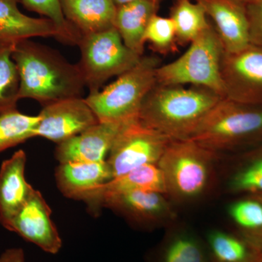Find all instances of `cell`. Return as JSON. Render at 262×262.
Wrapping results in <instances>:
<instances>
[{
	"mask_svg": "<svg viewBox=\"0 0 262 262\" xmlns=\"http://www.w3.org/2000/svg\"><path fill=\"white\" fill-rule=\"evenodd\" d=\"M244 3L249 24L250 43L262 47V0Z\"/></svg>",
	"mask_w": 262,
	"mask_h": 262,
	"instance_id": "f546056e",
	"label": "cell"
},
{
	"mask_svg": "<svg viewBox=\"0 0 262 262\" xmlns=\"http://www.w3.org/2000/svg\"><path fill=\"white\" fill-rule=\"evenodd\" d=\"M125 125L98 122L80 134L58 144L55 151L56 159L60 163L106 161L114 141Z\"/></svg>",
	"mask_w": 262,
	"mask_h": 262,
	"instance_id": "4fadbf2b",
	"label": "cell"
},
{
	"mask_svg": "<svg viewBox=\"0 0 262 262\" xmlns=\"http://www.w3.org/2000/svg\"><path fill=\"white\" fill-rule=\"evenodd\" d=\"M156 83L143 101L139 120L171 140L189 139L222 97L206 88Z\"/></svg>",
	"mask_w": 262,
	"mask_h": 262,
	"instance_id": "7a4b0ae2",
	"label": "cell"
},
{
	"mask_svg": "<svg viewBox=\"0 0 262 262\" xmlns=\"http://www.w3.org/2000/svg\"><path fill=\"white\" fill-rule=\"evenodd\" d=\"M261 262H262V261H261Z\"/></svg>",
	"mask_w": 262,
	"mask_h": 262,
	"instance_id": "e575fe53",
	"label": "cell"
},
{
	"mask_svg": "<svg viewBox=\"0 0 262 262\" xmlns=\"http://www.w3.org/2000/svg\"><path fill=\"white\" fill-rule=\"evenodd\" d=\"M224 48L211 21L175 61L157 69V83L206 88L225 98L221 75Z\"/></svg>",
	"mask_w": 262,
	"mask_h": 262,
	"instance_id": "5b68a950",
	"label": "cell"
},
{
	"mask_svg": "<svg viewBox=\"0 0 262 262\" xmlns=\"http://www.w3.org/2000/svg\"><path fill=\"white\" fill-rule=\"evenodd\" d=\"M171 141L143 125L139 119L125 124L114 141L106 160L113 179L142 165L158 164Z\"/></svg>",
	"mask_w": 262,
	"mask_h": 262,
	"instance_id": "ba28073f",
	"label": "cell"
},
{
	"mask_svg": "<svg viewBox=\"0 0 262 262\" xmlns=\"http://www.w3.org/2000/svg\"><path fill=\"white\" fill-rule=\"evenodd\" d=\"M20 0H0V44H16L32 37H54L56 27L48 18H35L18 9Z\"/></svg>",
	"mask_w": 262,
	"mask_h": 262,
	"instance_id": "e0dca14e",
	"label": "cell"
},
{
	"mask_svg": "<svg viewBox=\"0 0 262 262\" xmlns=\"http://www.w3.org/2000/svg\"><path fill=\"white\" fill-rule=\"evenodd\" d=\"M113 1L115 3V6L118 8V7L122 6V5L132 3V2L137 1V0H113ZM154 1H157L160 3L163 0H154Z\"/></svg>",
	"mask_w": 262,
	"mask_h": 262,
	"instance_id": "1f68e13d",
	"label": "cell"
},
{
	"mask_svg": "<svg viewBox=\"0 0 262 262\" xmlns=\"http://www.w3.org/2000/svg\"><path fill=\"white\" fill-rule=\"evenodd\" d=\"M0 262H25V253L20 248L6 250L0 256Z\"/></svg>",
	"mask_w": 262,
	"mask_h": 262,
	"instance_id": "4dcf8cb0",
	"label": "cell"
},
{
	"mask_svg": "<svg viewBox=\"0 0 262 262\" xmlns=\"http://www.w3.org/2000/svg\"><path fill=\"white\" fill-rule=\"evenodd\" d=\"M61 6L66 19L82 36L115 27L113 0H61Z\"/></svg>",
	"mask_w": 262,
	"mask_h": 262,
	"instance_id": "ac0fdd59",
	"label": "cell"
},
{
	"mask_svg": "<svg viewBox=\"0 0 262 262\" xmlns=\"http://www.w3.org/2000/svg\"><path fill=\"white\" fill-rule=\"evenodd\" d=\"M228 213L237 234L262 252V203L250 196L231 204Z\"/></svg>",
	"mask_w": 262,
	"mask_h": 262,
	"instance_id": "cb8c5ba5",
	"label": "cell"
},
{
	"mask_svg": "<svg viewBox=\"0 0 262 262\" xmlns=\"http://www.w3.org/2000/svg\"><path fill=\"white\" fill-rule=\"evenodd\" d=\"M206 244L212 262H261L262 252L237 233L212 230Z\"/></svg>",
	"mask_w": 262,
	"mask_h": 262,
	"instance_id": "7402d4cb",
	"label": "cell"
},
{
	"mask_svg": "<svg viewBox=\"0 0 262 262\" xmlns=\"http://www.w3.org/2000/svg\"><path fill=\"white\" fill-rule=\"evenodd\" d=\"M12 58L20 77L19 99L31 98L43 106L69 98H82L85 87L78 64L58 51L23 39L15 45Z\"/></svg>",
	"mask_w": 262,
	"mask_h": 262,
	"instance_id": "6da1fadb",
	"label": "cell"
},
{
	"mask_svg": "<svg viewBox=\"0 0 262 262\" xmlns=\"http://www.w3.org/2000/svg\"><path fill=\"white\" fill-rule=\"evenodd\" d=\"M134 190L166 194L163 174L157 164L142 165L105 183L98 189L94 199L89 205L92 208H96L98 201L103 196Z\"/></svg>",
	"mask_w": 262,
	"mask_h": 262,
	"instance_id": "ffe728a7",
	"label": "cell"
},
{
	"mask_svg": "<svg viewBox=\"0 0 262 262\" xmlns=\"http://www.w3.org/2000/svg\"><path fill=\"white\" fill-rule=\"evenodd\" d=\"M51 208L42 194L34 189L23 207L2 225L45 252L57 254L63 244L51 220Z\"/></svg>",
	"mask_w": 262,
	"mask_h": 262,
	"instance_id": "30bf717a",
	"label": "cell"
},
{
	"mask_svg": "<svg viewBox=\"0 0 262 262\" xmlns=\"http://www.w3.org/2000/svg\"><path fill=\"white\" fill-rule=\"evenodd\" d=\"M189 139L215 153L262 144V106L222 98Z\"/></svg>",
	"mask_w": 262,
	"mask_h": 262,
	"instance_id": "3957f363",
	"label": "cell"
},
{
	"mask_svg": "<svg viewBox=\"0 0 262 262\" xmlns=\"http://www.w3.org/2000/svg\"><path fill=\"white\" fill-rule=\"evenodd\" d=\"M221 75L225 98L262 106V47L250 44L234 53L224 51Z\"/></svg>",
	"mask_w": 262,
	"mask_h": 262,
	"instance_id": "9c48e42d",
	"label": "cell"
},
{
	"mask_svg": "<svg viewBox=\"0 0 262 262\" xmlns=\"http://www.w3.org/2000/svg\"><path fill=\"white\" fill-rule=\"evenodd\" d=\"M203 6L226 53H234L250 43L249 24L239 0H194Z\"/></svg>",
	"mask_w": 262,
	"mask_h": 262,
	"instance_id": "5bb4252c",
	"label": "cell"
},
{
	"mask_svg": "<svg viewBox=\"0 0 262 262\" xmlns=\"http://www.w3.org/2000/svg\"><path fill=\"white\" fill-rule=\"evenodd\" d=\"M252 196L253 198H256V199L258 200L261 203H262V194H255V195H250Z\"/></svg>",
	"mask_w": 262,
	"mask_h": 262,
	"instance_id": "d6a6232c",
	"label": "cell"
},
{
	"mask_svg": "<svg viewBox=\"0 0 262 262\" xmlns=\"http://www.w3.org/2000/svg\"><path fill=\"white\" fill-rule=\"evenodd\" d=\"M158 57H141L139 63L113 83L84 98L99 122L127 124L138 120L143 101L157 83Z\"/></svg>",
	"mask_w": 262,
	"mask_h": 262,
	"instance_id": "277c9868",
	"label": "cell"
},
{
	"mask_svg": "<svg viewBox=\"0 0 262 262\" xmlns=\"http://www.w3.org/2000/svg\"><path fill=\"white\" fill-rule=\"evenodd\" d=\"M216 153L191 140H172L158 166L166 186V194L179 201L201 196L209 187Z\"/></svg>",
	"mask_w": 262,
	"mask_h": 262,
	"instance_id": "8992f818",
	"label": "cell"
},
{
	"mask_svg": "<svg viewBox=\"0 0 262 262\" xmlns=\"http://www.w3.org/2000/svg\"><path fill=\"white\" fill-rule=\"evenodd\" d=\"M77 46L81 53L77 64L90 94L98 92L110 78L135 67L143 56L125 46L115 27L82 36Z\"/></svg>",
	"mask_w": 262,
	"mask_h": 262,
	"instance_id": "52a82bcc",
	"label": "cell"
},
{
	"mask_svg": "<svg viewBox=\"0 0 262 262\" xmlns=\"http://www.w3.org/2000/svg\"><path fill=\"white\" fill-rule=\"evenodd\" d=\"M15 45L0 44V115L16 110L20 100V77L12 58Z\"/></svg>",
	"mask_w": 262,
	"mask_h": 262,
	"instance_id": "4316f807",
	"label": "cell"
},
{
	"mask_svg": "<svg viewBox=\"0 0 262 262\" xmlns=\"http://www.w3.org/2000/svg\"><path fill=\"white\" fill-rule=\"evenodd\" d=\"M27 9L46 16L58 32V39L66 44L77 46L82 35L66 19L62 10L61 0H20Z\"/></svg>",
	"mask_w": 262,
	"mask_h": 262,
	"instance_id": "83f0119b",
	"label": "cell"
},
{
	"mask_svg": "<svg viewBox=\"0 0 262 262\" xmlns=\"http://www.w3.org/2000/svg\"><path fill=\"white\" fill-rule=\"evenodd\" d=\"M36 137L61 144L98 124L97 117L84 98L62 100L43 106Z\"/></svg>",
	"mask_w": 262,
	"mask_h": 262,
	"instance_id": "8fae6325",
	"label": "cell"
},
{
	"mask_svg": "<svg viewBox=\"0 0 262 262\" xmlns=\"http://www.w3.org/2000/svg\"><path fill=\"white\" fill-rule=\"evenodd\" d=\"M165 194L149 191L134 190L102 196L98 207H106L127 220L144 227H154L170 222L175 217Z\"/></svg>",
	"mask_w": 262,
	"mask_h": 262,
	"instance_id": "7c38bea8",
	"label": "cell"
},
{
	"mask_svg": "<svg viewBox=\"0 0 262 262\" xmlns=\"http://www.w3.org/2000/svg\"><path fill=\"white\" fill-rule=\"evenodd\" d=\"M40 118L19 113L18 110L0 115V153L36 137Z\"/></svg>",
	"mask_w": 262,
	"mask_h": 262,
	"instance_id": "484cf974",
	"label": "cell"
},
{
	"mask_svg": "<svg viewBox=\"0 0 262 262\" xmlns=\"http://www.w3.org/2000/svg\"><path fill=\"white\" fill-rule=\"evenodd\" d=\"M160 4L154 0H137L117 8L115 28L125 46L141 56H144L146 27L158 14Z\"/></svg>",
	"mask_w": 262,
	"mask_h": 262,
	"instance_id": "d6986e66",
	"label": "cell"
},
{
	"mask_svg": "<svg viewBox=\"0 0 262 262\" xmlns=\"http://www.w3.org/2000/svg\"><path fill=\"white\" fill-rule=\"evenodd\" d=\"M57 187L66 198L85 202L94 199L100 187L113 179L106 161L60 163L56 170Z\"/></svg>",
	"mask_w": 262,
	"mask_h": 262,
	"instance_id": "9a60e30c",
	"label": "cell"
},
{
	"mask_svg": "<svg viewBox=\"0 0 262 262\" xmlns=\"http://www.w3.org/2000/svg\"><path fill=\"white\" fill-rule=\"evenodd\" d=\"M144 42L149 43L151 48L160 54L176 51L178 44L172 19L155 15L146 27Z\"/></svg>",
	"mask_w": 262,
	"mask_h": 262,
	"instance_id": "f1b7e54d",
	"label": "cell"
},
{
	"mask_svg": "<svg viewBox=\"0 0 262 262\" xmlns=\"http://www.w3.org/2000/svg\"><path fill=\"white\" fill-rule=\"evenodd\" d=\"M239 1L243 2V3H246V2L248 1V0H239Z\"/></svg>",
	"mask_w": 262,
	"mask_h": 262,
	"instance_id": "836d02e7",
	"label": "cell"
},
{
	"mask_svg": "<svg viewBox=\"0 0 262 262\" xmlns=\"http://www.w3.org/2000/svg\"><path fill=\"white\" fill-rule=\"evenodd\" d=\"M149 262H212L206 242L186 230L174 231L150 254Z\"/></svg>",
	"mask_w": 262,
	"mask_h": 262,
	"instance_id": "44dd1931",
	"label": "cell"
},
{
	"mask_svg": "<svg viewBox=\"0 0 262 262\" xmlns=\"http://www.w3.org/2000/svg\"><path fill=\"white\" fill-rule=\"evenodd\" d=\"M170 18L175 25L177 44H190L210 25L204 8L194 0H176Z\"/></svg>",
	"mask_w": 262,
	"mask_h": 262,
	"instance_id": "603a6c76",
	"label": "cell"
},
{
	"mask_svg": "<svg viewBox=\"0 0 262 262\" xmlns=\"http://www.w3.org/2000/svg\"><path fill=\"white\" fill-rule=\"evenodd\" d=\"M229 188L233 193L262 194V144L241 157L229 179Z\"/></svg>",
	"mask_w": 262,
	"mask_h": 262,
	"instance_id": "d4e9b609",
	"label": "cell"
},
{
	"mask_svg": "<svg viewBox=\"0 0 262 262\" xmlns=\"http://www.w3.org/2000/svg\"><path fill=\"white\" fill-rule=\"evenodd\" d=\"M27 155L20 149L0 168V224L10 220L28 201L34 188L25 177Z\"/></svg>",
	"mask_w": 262,
	"mask_h": 262,
	"instance_id": "2e32d148",
	"label": "cell"
}]
</instances>
